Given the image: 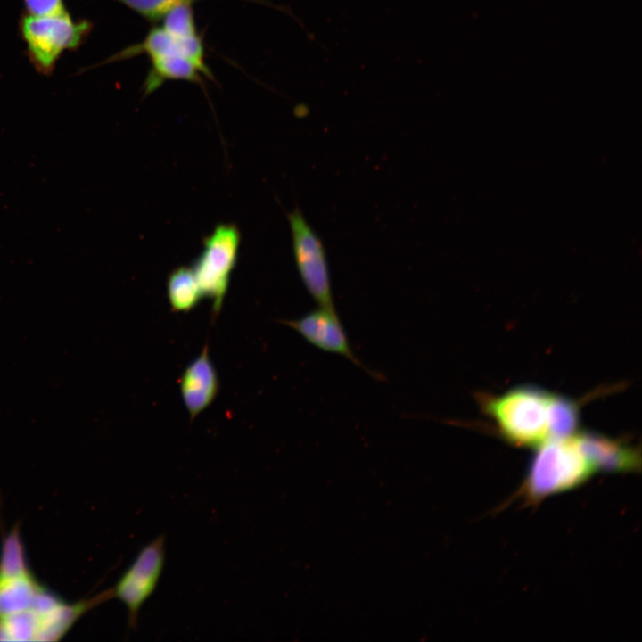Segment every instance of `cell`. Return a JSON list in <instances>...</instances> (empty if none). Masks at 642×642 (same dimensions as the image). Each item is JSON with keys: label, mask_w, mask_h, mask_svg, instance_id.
Masks as SVG:
<instances>
[{"label": "cell", "mask_w": 642, "mask_h": 642, "mask_svg": "<svg viewBox=\"0 0 642 642\" xmlns=\"http://www.w3.org/2000/svg\"><path fill=\"white\" fill-rule=\"evenodd\" d=\"M548 421L550 438L573 435L579 423L578 404L564 396L553 395Z\"/></svg>", "instance_id": "5bb4252c"}, {"label": "cell", "mask_w": 642, "mask_h": 642, "mask_svg": "<svg viewBox=\"0 0 642 642\" xmlns=\"http://www.w3.org/2000/svg\"><path fill=\"white\" fill-rule=\"evenodd\" d=\"M93 29L90 21H74L68 12L50 16H33L23 12L19 31L35 70L50 76L64 51L77 50Z\"/></svg>", "instance_id": "277c9868"}, {"label": "cell", "mask_w": 642, "mask_h": 642, "mask_svg": "<svg viewBox=\"0 0 642 642\" xmlns=\"http://www.w3.org/2000/svg\"><path fill=\"white\" fill-rule=\"evenodd\" d=\"M235 225L220 224L203 241V249L192 267L203 297L210 300L217 314L228 291L240 245Z\"/></svg>", "instance_id": "5b68a950"}, {"label": "cell", "mask_w": 642, "mask_h": 642, "mask_svg": "<svg viewBox=\"0 0 642 642\" xmlns=\"http://www.w3.org/2000/svg\"><path fill=\"white\" fill-rule=\"evenodd\" d=\"M150 61L151 67L143 83L144 95L152 94L167 80L202 83V70L186 57L170 54L154 57Z\"/></svg>", "instance_id": "7c38bea8"}, {"label": "cell", "mask_w": 642, "mask_h": 642, "mask_svg": "<svg viewBox=\"0 0 642 642\" xmlns=\"http://www.w3.org/2000/svg\"><path fill=\"white\" fill-rule=\"evenodd\" d=\"M165 565V536L145 545L112 588L128 611V628L136 630L140 610L155 591Z\"/></svg>", "instance_id": "52a82bcc"}, {"label": "cell", "mask_w": 642, "mask_h": 642, "mask_svg": "<svg viewBox=\"0 0 642 642\" xmlns=\"http://www.w3.org/2000/svg\"><path fill=\"white\" fill-rule=\"evenodd\" d=\"M292 254L304 287L317 306L335 309L324 243L299 208L287 215Z\"/></svg>", "instance_id": "8992f818"}, {"label": "cell", "mask_w": 642, "mask_h": 642, "mask_svg": "<svg viewBox=\"0 0 642 642\" xmlns=\"http://www.w3.org/2000/svg\"><path fill=\"white\" fill-rule=\"evenodd\" d=\"M160 21L161 28L173 37L186 38L198 35L193 10L188 0H183L173 5Z\"/></svg>", "instance_id": "9a60e30c"}, {"label": "cell", "mask_w": 642, "mask_h": 642, "mask_svg": "<svg viewBox=\"0 0 642 642\" xmlns=\"http://www.w3.org/2000/svg\"><path fill=\"white\" fill-rule=\"evenodd\" d=\"M188 1H190V2H191L192 0H188Z\"/></svg>", "instance_id": "ac0fdd59"}, {"label": "cell", "mask_w": 642, "mask_h": 642, "mask_svg": "<svg viewBox=\"0 0 642 642\" xmlns=\"http://www.w3.org/2000/svg\"><path fill=\"white\" fill-rule=\"evenodd\" d=\"M142 54H146L150 59L170 54L186 57L202 70L204 76L212 78V73L204 61V45L201 37L197 35L192 37L179 38L171 36L161 27L152 28L142 42L119 51L102 63L122 61Z\"/></svg>", "instance_id": "9c48e42d"}, {"label": "cell", "mask_w": 642, "mask_h": 642, "mask_svg": "<svg viewBox=\"0 0 642 642\" xmlns=\"http://www.w3.org/2000/svg\"><path fill=\"white\" fill-rule=\"evenodd\" d=\"M218 390V374L205 347L187 365L179 379L181 399L191 420L213 403Z\"/></svg>", "instance_id": "30bf717a"}, {"label": "cell", "mask_w": 642, "mask_h": 642, "mask_svg": "<svg viewBox=\"0 0 642 642\" xmlns=\"http://www.w3.org/2000/svg\"><path fill=\"white\" fill-rule=\"evenodd\" d=\"M539 447L526 482L527 493L532 499L572 489L596 471L577 436L550 438Z\"/></svg>", "instance_id": "3957f363"}, {"label": "cell", "mask_w": 642, "mask_h": 642, "mask_svg": "<svg viewBox=\"0 0 642 642\" xmlns=\"http://www.w3.org/2000/svg\"><path fill=\"white\" fill-rule=\"evenodd\" d=\"M25 13L33 16H50L67 12L63 0H23Z\"/></svg>", "instance_id": "e0dca14e"}, {"label": "cell", "mask_w": 642, "mask_h": 642, "mask_svg": "<svg viewBox=\"0 0 642 642\" xmlns=\"http://www.w3.org/2000/svg\"><path fill=\"white\" fill-rule=\"evenodd\" d=\"M64 602L44 591L23 563L17 536L5 542L0 564V633L12 639H44L54 628Z\"/></svg>", "instance_id": "6da1fadb"}, {"label": "cell", "mask_w": 642, "mask_h": 642, "mask_svg": "<svg viewBox=\"0 0 642 642\" xmlns=\"http://www.w3.org/2000/svg\"><path fill=\"white\" fill-rule=\"evenodd\" d=\"M167 296L174 312L187 313L199 304L203 295L192 268L179 267L169 274Z\"/></svg>", "instance_id": "4fadbf2b"}, {"label": "cell", "mask_w": 642, "mask_h": 642, "mask_svg": "<svg viewBox=\"0 0 642 642\" xmlns=\"http://www.w3.org/2000/svg\"><path fill=\"white\" fill-rule=\"evenodd\" d=\"M553 394L519 386L498 396H484L482 407L499 433L517 446H539L550 439L549 407Z\"/></svg>", "instance_id": "7a4b0ae2"}, {"label": "cell", "mask_w": 642, "mask_h": 642, "mask_svg": "<svg viewBox=\"0 0 642 642\" xmlns=\"http://www.w3.org/2000/svg\"><path fill=\"white\" fill-rule=\"evenodd\" d=\"M280 322L297 332L313 347L342 356L374 379H383V375L368 368L354 353L336 309L317 306L297 318Z\"/></svg>", "instance_id": "ba28073f"}, {"label": "cell", "mask_w": 642, "mask_h": 642, "mask_svg": "<svg viewBox=\"0 0 642 642\" xmlns=\"http://www.w3.org/2000/svg\"><path fill=\"white\" fill-rule=\"evenodd\" d=\"M119 2L151 22L161 20L176 4L183 0H113Z\"/></svg>", "instance_id": "2e32d148"}, {"label": "cell", "mask_w": 642, "mask_h": 642, "mask_svg": "<svg viewBox=\"0 0 642 642\" xmlns=\"http://www.w3.org/2000/svg\"><path fill=\"white\" fill-rule=\"evenodd\" d=\"M577 438L596 470L632 471L639 465L638 451L621 440L593 432H583Z\"/></svg>", "instance_id": "8fae6325"}]
</instances>
